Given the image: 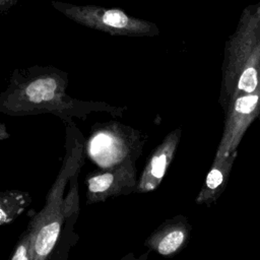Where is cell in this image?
I'll return each mask as SVG.
<instances>
[{
  "label": "cell",
  "mask_w": 260,
  "mask_h": 260,
  "mask_svg": "<svg viewBox=\"0 0 260 260\" xmlns=\"http://www.w3.org/2000/svg\"><path fill=\"white\" fill-rule=\"evenodd\" d=\"M219 104L260 88V3L248 5L223 51Z\"/></svg>",
  "instance_id": "6da1fadb"
},
{
  "label": "cell",
  "mask_w": 260,
  "mask_h": 260,
  "mask_svg": "<svg viewBox=\"0 0 260 260\" xmlns=\"http://www.w3.org/2000/svg\"><path fill=\"white\" fill-rule=\"evenodd\" d=\"M70 167L60 173L47 195L44 208L36 214L26 229L31 241V260H48L57 244L67 212L63 192L71 174Z\"/></svg>",
  "instance_id": "7a4b0ae2"
},
{
  "label": "cell",
  "mask_w": 260,
  "mask_h": 260,
  "mask_svg": "<svg viewBox=\"0 0 260 260\" xmlns=\"http://www.w3.org/2000/svg\"><path fill=\"white\" fill-rule=\"evenodd\" d=\"M223 130L214 157L238 151L247 129L260 116V88L234 99L223 108Z\"/></svg>",
  "instance_id": "3957f363"
},
{
  "label": "cell",
  "mask_w": 260,
  "mask_h": 260,
  "mask_svg": "<svg viewBox=\"0 0 260 260\" xmlns=\"http://www.w3.org/2000/svg\"><path fill=\"white\" fill-rule=\"evenodd\" d=\"M64 11L76 21L112 34L116 31L130 35H156L158 32L154 24L132 18L119 9L68 6L64 8Z\"/></svg>",
  "instance_id": "277c9868"
},
{
  "label": "cell",
  "mask_w": 260,
  "mask_h": 260,
  "mask_svg": "<svg viewBox=\"0 0 260 260\" xmlns=\"http://www.w3.org/2000/svg\"><path fill=\"white\" fill-rule=\"evenodd\" d=\"M87 204L103 202L110 197L135 192L137 185L133 160L112 167L108 171L91 174L87 180Z\"/></svg>",
  "instance_id": "5b68a950"
},
{
  "label": "cell",
  "mask_w": 260,
  "mask_h": 260,
  "mask_svg": "<svg viewBox=\"0 0 260 260\" xmlns=\"http://www.w3.org/2000/svg\"><path fill=\"white\" fill-rule=\"evenodd\" d=\"M192 225L188 218L179 214L165 220L145 240L144 245L165 257L179 254L189 243Z\"/></svg>",
  "instance_id": "8992f818"
},
{
  "label": "cell",
  "mask_w": 260,
  "mask_h": 260,
  "mask_svg": "<svg viewBox=\"0 0 260 260\" xmlns=\"http://www.w3.org/2000/svg\"><path fill=\"white\" fill-rule=\"evenodd\" d=\"M181 138V129L169 133L149 157L135 188L136 193L155 190L161 183L176 153Z\"/></svg>",
  "instance_id": "52a82bcc"
},
{
  "label": "cell",
  "mask_w": 260,
  "mask_h": 260,
  "mask_svg": "<svg viewBox=\"0 0 260 260\" xmlns=\"http://www.w3.org/2000/svg\"><path fill=\"white\" fill-rule=\"evenodd\" d=\"M238 151L223 157H214L204 183L195 199L196 204L211 206L225 190Z\"/></svg>",
  "instance_id": "ba28073f"
},
{
  "label": "cell",
  "mask_w": 260,
  "mask_h": 260,
  "mask_svg": "<svg viewBox=\"0 0 260 260\" xmlns=\"http://www.w3.org/2000/svg\"><path fill=\"white\" fill-rule=\"evenodd\" d=\"M30 204L28 193L18 190L0 192V225L13 221Z\"/></svg>",
  "instance_id": "9c48e42d"
},
{
  "label": "cell",
  "mask_w": 260,
  "mask_h": 260,
  "mask_svg": "<svg viewBox=\"0 0 260 260\" xmlns=\"http://www.w3.org/2000/svg\"><path fill=\"white\" fill-rule=\"evenodd\" d=\"M57 82L52 77L39 78L30 82L26 89L25 94L29 102L34 104H41L52 101L55 96Z\"/></svg>",
  "instance_id": "30bf717a"
},
{
  "label": "cell",
  "mask_w": 260,
  "mask_h": 260,
  "mask_svg": "<svg viewBox=\"0 0 260 260\" xmlns=\"http://www.w3.org/2000/svg\"><path fill=\"white\" fill-rule=\"evenodd\" d=\"M10 260H31V241L27 230L17 242Z\"/></svg>",
  "instance_id": "8fae6325"
},
{
  "label": "cell",
  "mask_w": 260,
  "mask_h": 260,
  "mask_svg": "<svg viewBox=\"0 0 260 260\" xmlns=\"http://www.w3.org/2000/svg\"><path fill=\"white\" fill-rule=\"evenodd\" d=\"M148 253H149V251L146 252V253H144L143 255H141L139 258H135V257H133L132 254H130V258H124V259H122V260H146V259H147V256H148Z\"/></svg>",
  "instance_id": "7c38bea8"
}]
</instances>
